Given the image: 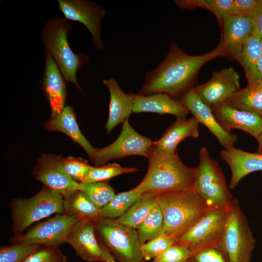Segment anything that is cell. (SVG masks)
Instances as JSON below:
<instances>
[{
	"label": "cell",
	"instance_id": "1",
	"mask_svg": "<svg viewBox=\"0 0 262 262\" xmlns=\"http://www.w3.org/2000/svg\"><path fill=\"white\" fill-rule=\"evenodd\" d=\"M223 55L220 43L213 50L199 55H190L172 43L164 60L147 73L144 84L137 94L147 96L166 94L180 98L195 82L199 70L208 61Z\"/></svg>",
	"mask_w": 262,
	"mask_h": 262
},
{
	"label": "cell",
	"instance_id": "2",
	"mask_svg": "<svg viewBox=\"0 0 262 262\" xmlns=\"http://www.w3.org/2000/svg\"><path fill=\"white\" fill-rule=\"evenodd\" d=\"M148 159L147 173L137 185L143 193L158 194L193 188L196 168L185 165L177 152H166L154 147Z\"/></svg>",
	"mask_w": 262,
	"mask_h": 262
},
{
	"label": "cell",
	"instance_id": "3",
	"mask_svg": "<svg viewBox=\"0 0 262 262\" xmlns=\"http://www.w3.org/2000/svg\"><path fill=\"white\" fill-rule=\"evenodd\" d=\"M156 200L164 219L160 235L177 239L209 209L193 188L158 194Z\"/></svg>",
	"mask_w": 262,
	"mask_h": 262
},
{
	"label": "cell",
	"instance_id": "4",
	"mask_svg": "<svg viewBox=\"0 0 262 262\" xmlns=\"http://www.w3.org/2000/svg\"><path fill=\"white\" fill-rule=\"evenodd\" d=\"M71 28V25L66 19L57 16L46 23L42 31V39L46 50L57 63L65 80L81 89L77 72L89 62V58L85 54H76L72 50L67 39Z\"/></svg>",
	"mask_w": 262,
	"mask_h": 262
},
{
	"label": "cell",
	"instance_id": "5",
	"mask_svg": "<svg viewBox=\"0 0 262 262\" xmlns=\"http://www.w3.org/2000/svg\"><path fill=\"white\" fill-rule=\"evenodd\" d=\"M63 201L62 196L45 186L32 197L13 199L10 203L13 235L54 214L63 213Z\"/></svg>",
	"mask_w": 262,
	"mask_h": 262
},
{
	"label": "cell",
	"instance_id": "6",
	"mask_svg": "<svg viewBox=\"0 0 262 262\" xmlns=\"http://www.w3.org/2000/svg\"><path fill=\"white\" fill-rule=\"evenodd\" d=\"M193 188L209 209H229L234 198L217 161L210 156L206 147L199 152Z\"/></svg>",
	"mask_w": 262,
	"mask_h": 262
},
{
	"label": "cell",
	"instance_id": "7",
	"mask_svg": "<svg viewBox=\"0 0 262 262\" xmlns=\"http://www.w3.org/2000/svg\"><path fill=\"white\" fill-rule=\"evenodd\" d=\"M256 240L238 200L234 198L218 243L229 262H251Z\"/></svg>",
	"mask_w": 262,
	"mask_h": 262
},
{
	"label": "cell",
	"instance_id": "8",
	"mask_svg": "<svg viewBox=\"0 0 262 262\" xmlns=\"http://www.w3.org/2000/svg\"><path fill=\"white\" fill-rule=\"evenodd\" d=\"M98 240L118 262H142V244L136 229L115 219L100 217L95 222Z\"/></svg>",
	"mask_w": 262,
	"mask_h": 262
},
{
	"label": "cell",
	"instance_id": "9",
	"mask_svg": "<svg viewBox=\"0 0 262 262\" xmlns=\"http://www.w3.org/2000/svg\"><path fill=\"white\" fill-rule=\"evenodd\" d=\"M154 147V142L138 133L127 119L123 122L120 135L113 143L104 147L96 148L92 162L98 166L109 161L129 156H142L148 159Z\"/></svg>",
	"mask_w": 262,
	"mask_h": 262
},
{
	"label": "cell",
	"instance_id": "10",
	"mask_svg": "<svg viewBox=\"0 0 262 262\" xmlns=\"http://www.w3.org/2000/svg\"><path fill=\"white\" fill-rule=\"evenodd\" d=\"M78 220L64 213H58L35 223L24 233L13 235L11 243L37 244L59 247L66 243L67 236Z\"/></svg>",
	"mask_w": 262,
	"mask_h": 262
},
{
	"label": "cell",
	"instance_id": "11",
	"mask_svg": "<svg viewBox=\"0 0 262 262\" xmlns=\"http://www.w3.org/2000/svg\"><path fill=\"white\" fill-rule=\"evenodd\" d=\"M229 209H209L177 238L176 243L188 246L193 255L218 243L224 229Z\"/></svg>",
	"mask_w": 262,
	"mask_h": 262
},
{
	"label": "cell",
	"instance_id": "12",
	"mask_svg": "<svg viewBox=\"0 0 262 262\" xmlns=\"http://www.w3.org/2000/svg\"><path fill=\"white\" fill-rule=\"evenodd\" d=\"M62 158L60 155L42 154L37 161L33 175L44 186L65 197L76 191H80L81 183L72 180L65 171Z\"/></svg>",
	"mask_w": 262,
	"mask_h": 262
},
{
	"label": "cell",
	"instance_id": "13",
	"mask_svg": "<svg viewBox=\"0 0 262 262\" xmlns=\"http://www.w3.org/2000/svg\"><path fill=\"white\" fill-rule=\"evenodd\" d=\"M57 2L66 19L83 24L90 32L95 48L103 49L100 33L101 21L105 15L103 7L90 0H58Z\"/></svg>",
	"mask_w": 262,
	"mask_h": 262
},
{
	"label": "cell",
	"instance_id": "14",
	"mask_svg": "<svg viewBox=\"0 0 262 262\" xmlns=\"http://www.w3.org/2000/svg\"><path fill=\"white\" fill-rule=\"evenodd\" d=\"M240 76L233 67L213 72L206 82L195 87L200 99L213 108L227 103L240 89Z\"/></svg>",
	"mask_w": 262,
	"mask_h": 262
},
{
	"label": "cell",
	"instance_id": "15",
	"mask_svg": "<svg viewBox=\"0 0 262 262\" xmlns=\"http://www.w3.org/2000/svg\"><path fill=\"white\" fill-rule=\"evenodd\" d=\"M179 99L199 123L204 125L216 138L224 148L233 147L238 140L237 136L222 129L216 120L211 108L200 99L195 87H192L188 90Z\"/></svg>",
	"mask_w": 262,
	"mask_h": 262
},
{
	"label": "cell",
	"instance_id": "16",
	"mask_svg": "<svg viewBox=\"0 0 262 262\" xmlns=\"http://www.w3.org/2000/svg\"><path fill=\"white\" fill-rule=\"evenodd\" d=\"M76 255L88 262H105L102 249L97 236L95 222L78 220L69 232L66 240Z\"/></svg>",
	"mask_w": 262,
	"mask_h": 262
},
{
	"label": "cell",
	"instance_id": "17",
	"mask_svg": "<svg viewBox=\"0 0 262 262\" xmlns=\"http://www.w3.org/2000/svg\"><path fill=\"white\" fill-rule=\"evenodd\" d=\"M222 29L220 43L223 55L237 60L246 42L254 33L251 17L227 16L221 24Z\"/></svg>",
	"mask_w": 262,
	"mask_h": 262
},
{
	"label": "cell",
	"instance_id": "18",
	"mask_svg": "<svg viewBox=\"0 0 262 262\" xmlns=\"http://www.w3.org/2000/svg\"><path fill=\"white\" fill-rule=\"evenodd\" d=\"M211 109L218 123L228 132L239 129L257 140L262 133V117L256 113L237 109L227 103Z\"/></svg>",
	"mask_w": 262,
	"mask_h": 262
},
{
	"label": "cell",
	"instance_id": "19",
	"mask_svg": "<svg viewBox=\"0 0 262 262\" xmlns=\"http://www.w3.org/2000/svg\"><path fill=\"white\" fill-rule=\"evenodd\" d=\"M45 56V66L42 87L50 108V118H54L62 112L65 107L66 83L58 66L47 50Z\"/></svg>",
	"mask_w": 262,
	"mask_h": 262
},
{
	"label": "cell",
	"instance_id": "20",
	"mask_svg": "<svg viewBox=\"0 0 262 262\" xmlns=\"http://www.w3.org/2000/svg\"><path fill=\"white\" fill-rule=\"evenodd\" d=\"M220 155L230 169L229 185L230 189H234L246 175L262 170V154L246 152L233 146L221 150Z\"/></svg>",
	"mask_w": 262,
	"mask_h": 262
},
{
	"label": "cell",
	"instance_id": "21",
	"mask_svg": "<svg viewBox=\"0 0 262 262\" xmlns=\"http://www.w3.org/2000/svg\"><path fill=\"white\" fill-rule=\"evenodd\" d=\"M133 99L132 113H154L170 114L177 118H186L190 113L179 100L164 93L147 96L131 93Z\"/></svg>",
	"mask_w": 262,
	"mask_h": 262
},
{
	"label": "cell",
	"instance_id": "22",
	"mask_svg": "<svg viewBox=\"0 0 262 262\" xmlns=\"http://www.w3.org/2000/svg\"><path fill=\"white\" fill-rule=\"evenodd\" d=\"M110 93L108 119L105 125L110 133L118 124L128 119L132 113L133 99L131 93L126 94L114 78L103 81Z\"/></svg>",
	"mask_w": 262,
	"mask_h": 262
},
{
	"label": "cell",
	"instance_id": "23",
	"mask_svg": "<svg viewBox=\"0 0 262 262\" xmlns=\"http://www.w3.org/2000/svg\"><path fill=\"white\" fill-rule=\"evenodd\" d=\"M199 121L194 116L190 118H177L167 128L161 137L154 142V148L166 152H177L179 144L188 137H199Z\"/></svg>",
	"mask_w": 262,
	"mask_h": 262
},
{
	"label": "cell",
	"instance_id": "24",
	"mask_svg": "<svg viewBox=\"0 0 262 262\" xmlns=\"http://www.w3.org/2000/svg\"><path fill=\"white\" fill-rule=\"evenodd\" d=\"M44 128L49 131L63 132L78 143L86 152L92 161L95 148L81 132L78 125L75 112L69 106L65 107L62 112L54 118L50 119L45 123Z\"/></svg>",
	"mask_w": 262,
	"mask_h": 262
},
{
	"label": "cell",
	"instance_id": "25",
	"mask_svg": "<svg viewBox=\"0 0 262 262\" xmlns=\"http://www.w3.org/2000/svg\"><path fill=\"white\" fill-rule=\"evenodd\" d=\"M100 210L81 191L64 197L63 213L78 220L95 222L101 217Z\"/></svg>",
	"mask_w": 262,
	"mask_h": 262
},
{
	"label": "cell",
	"instance_id": "26",
	"mask_svg": "<svg viewBox=\"0 0 262 262\" xmlns=\"http://www.w3.org/2000/svg\"><path fill=\"white\" fill-rule=\"evenodd\" d=\"M261 38L254 32L245 43L237 59L245 71L248 84L262 80L257 66L258 61L262 55Z\"/></svg>",
	"mask_w": 262,
	"mask_h": 262
},
{
	"label": "cell",
	"instance_id": "27",
	"mask_svg": "<svg viewBox=\"0 0 262 262\" xmlns=\"http://www.w3.org/2000/svg\"><path fill=\"white\" fill-rule=\"evenodd\" d=\"M227 103L262 117V80L240 88Z\"/></svg>",
	"mask_w": 262,
	"mask_h": 262
},
{
	"label": "cell",
	"instance_id": "28",
	"mask_svg": "<svg viewBox=\"0 0 262 262\" xmlns=\"http://www.w3.org/2000/svg\"><path fill=\"white\" fill-rule=\"evenodd\" d=\"M156 195L150 192L143 193L123 215L115 220L122 225L135 229L155 205Z\"/></svg>",
	"mask_w": 262,
	"mask_h": 262
},
{
	"label": "cell",
	"instance_id": "29",
	"mask_svg": "<svg viewBox=\"0 0 262 262\" xmlns=\"http://www.w3.org/2000/svg\"><path fill=\"white\" fill-rule=\"evenodd\" d=\"M143 194L137 186L115 194L112 200L100 210L101 217L117 219L123 215Z\"/></svg>",
	"mask_w": 262,
	"mask_h": 262
},
{
	"label": "cell",
	"instance_id": "30",
	"mask_svg": "<svg viewBox=\"0 0 262 262\" xmlns=\"http://www.w3.org/2000/svg\"><path fill=\"white\" fill-rule=\"evenodd\" d=\"M164 224L163 213L156 202L149 213L135 229L141 244H143L159 236L162 231Z\"/></svg>",
	"mask_w": 262,
	"mask_h": 262
},
{
	"label": "cell",
	"instance_id": "31",
	"mask_svg": "<svg viewBox=\"0 0 262 262\" xmlns=\"http://www.w3.org/2000/svg\"><path fill=\"white\" fill-rule=\"evenodd\" d=\"M234 0H176L175 4L180 8L191 10L204 8L215 15L221 24L224 18L230 14Z\"/></svg>",
	"mask_w": 262,
	"mask_h": 262
},
{
	"label": "cell",
	"instance_id": "32",
	"mask_svg": "<svg viewBox=\"0 0 262 262\" xmlns=\"http://www.w3.org/2000/svg\"><path fill=\"white\" fill-rule=\"evenodd\" d=\"M80 191L100 209L106 205L115 195L114 188L107 181L81 183Z\"/></svg>",
	"mask_w": 262,
	"mask_h": 262
},
{
	"label": "cell",
	"instance_id": "33",
	"mask_svg": "<svg viewBox=\"0 0 262 262\" xmlns=\"http://www.w3.org/2000/svg\"><path fill=\"white\" fill-rule=\"evenodd\" d=\"M138 169L133 167H124L114 163H109L100 166H92L90 171L81 183L107 181L117 176L137 171Z\"/></svg>",
	"mask_w": 262,
	"mask_h": 262
},
{
	"label": "cell",
	"instance_id": "34",
	"mask_svg": "<svg viewBox=\"0 0 262 262\" xmlns=\"http://www.w3.org/2000/svg\"><path fill=\"white\" fill-rule=\"evenodd\" d=\"M40 245L21 243H11L0 248V262H23Z\"/></svg>",
	"mask_w": 262,
	"mask_h": 262
},
{
	"label": "cell",
	"instance_id": "35",
	"mask_svg": "<svg viewBox=\"0 0 262 262\" xmlns=\"http://www.w3.org/2000/svg\"><path fill=\"white\" fill-rule=\"evenodd\" d=\"M176 242V238L160 235L142 244L141 251L144 261L150 262L155 259Z\"/></svg>",
	"mask_w": 262,
	"mask_h": 262
},
{
	"label": "cell",
	"instance_id": "36",
	"mask_svg": "<svg viewBox=\"0 0 262 262\" xmlns=\"http://www.w3.org/2000/svg\"><path fill=\"white\" fill-rule=\"evenodd\" d=\"M62 164L69 176L79 183H82L86 177L92 167L86 160L72 156L63 157Z\"/></svg>",
	"mask_w": 262,
	"mask_h": 262
},
{
	"label": "cell",
	"instance_id": "37",
	"mask_svg": "<svg viewBox=\"0 0 262 262\" xmlns=\"http://www.w3.org/2000/svg\"><path fill=\"white\" fill-rule=\"evenodd\" d=\"M67 258L59 247L40 246L23 262H66Z\"/></svg>",
	"mask_w": 262,
	"mask_h": 262
},
{
	"label": "cell",
	"instance_id": "38",
	"mask_svg": "<svg viewBox=\"0 0 262 262\" xmlns=\"http://www.w3.org/2000/svg\"><path fill=\"white\" fill-rule=\"evenodd\" d=\"M192 256V251L188 246L175 243L150 262H188Z\"/></svg>",
	"mask_w": 262,
	"mask_h": 262
},
{
	"label": "cell",
	"instance_id": "39",
	"mask_svg": "<svg viewBox=\"0 0 262 262\" xmlns=\"http://www.w3.org/2000/svg\"><path fill=\"white\" fill-rule=\"evenodd\" d=\"M188 262H229V260L218 242L196 253Z\"/></svg>",
	"mask_w": 262,
	"mask_h": 262
},
{
	"label": "cell",
	"instance_id": "40",
	"mask_svg": "<svg viewBox=\"0 0 262 262\" xmlns=\"http://www.w3.org/2000/svg\"><path fill=\"white\" fill-rule=\"evenodd\" d=\"M262 3V0H234L231 16H252Z\"/></svg>",
	"mask_w": 262,
	"mask_h": 262
},
{
	"label": "cell",
	"instance_id": "41",
	"mask_svg": "<svg viewBox=\"0 0 262 262\" xmlns=\"http://www.w3.org/2000/svg\"><path fill=\"white\" fill-rule=\"evenodd\" d=\"M251 18L254 32L262 38V3Z\"/></svg>",
	"mask_w": 262,
	"mask_h": 262
},
{
	"label": "cell",
	"instance_id": "42",
	"mask_svg": "<svg viewBox=\"0 0 262 262\" xmlns=\"http://www.w3.org/2000/svg\"><path fill=\"white\" fill-rule=\"evenodd\" d=\"M99 244L102 249L105 262H118L109 253L106 248L101 243L99 242Z\"/></svg>",
	"mask_w": 262,
	"mask_h": 262
},
{
	"label": "cell",
	"instance_id": "43",
	"mask_svg": "<svg viewBox=\"0 0 262 262\" xmlns=\"http://www.w3.org/2000/svg\"><path fill=\"white\" fill-rule=\"evenodd\" d=\"M257 140L259 143V147L257 153L262 154V133Z\"/></svg>",
	"mask_w": 262,
	"mask_h": 262
},
{
	"label": "cell",
	"instance_id": "44",
	"mask_svg": "<svg viewBox=\"0 0 262 262\" xmlns=\"http://www.w3.org/2000/svg\"><path fill=\"white\" fill-rule=\"evenodd\" d=\"M257 66L258 71L262 78V55L258 60Z\"/></svg>",
	"mask_w": 262,
	"mask_h": 262
},
{
	"label": "cell",
	"instance_id": "45",
	"mask_svg": "<svg viewBox=\"0 0 262 262\" xmlns=\"http://www.w3.org/2000/svg\"><path fill=\"white\" fill-rule=\"evenodd\" d=\"M261 51H262V38H261Z\"/></svg>",
	"mask_w": 262,
	"mask_h": 262
},
{
	"label": "cell",
	"instance_id": "46",
	"mask_svg": "<svg viewBox=\"0 0 262 262\" xmlns=\"http://www.w3.org/2000/svg\"><path fill=\"white\" fill-rule=\"evenodd\" d=\"M142 262H146V261H143Z\"/></svg>",
	"mask_w": 262,
	"mask_h": 262
}]
</instances>
